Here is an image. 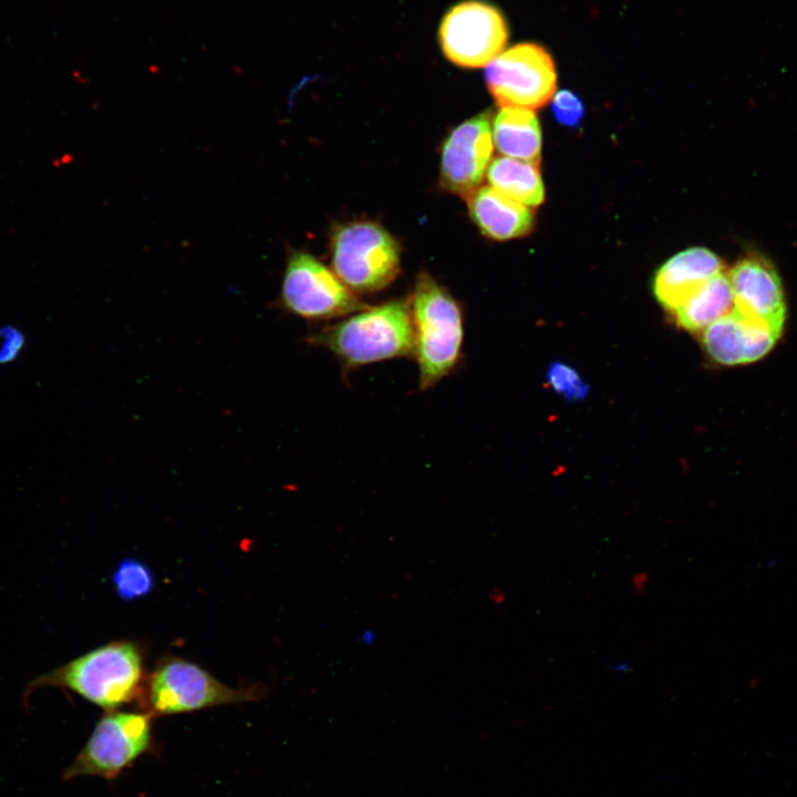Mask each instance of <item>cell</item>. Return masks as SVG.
<instances>
[{
	"label": "cell",
	"mask_w": 797,
	"mask_h": 797,
	"mask_svg": "<svg viewBox=\"0 0 797 797\" xmlns=\"http://www.w3.org/2000/svg\"><path fill=\"white\" fill-rule=\"evenodd\" d=\"M491 113L485 111L458 125L446 138L439 182L444 189L467 198L482 184L493 153Z\"/></svg>",
	"instance_id": "obj_10"
},
{
	"label": "cell",
	"mask_w": 797,
	"mask_h": 797,
	"mask_svg": "<svg viewBox=\"0 0 797 797\" xmlns=\"http://www.w3.org/2000/svg\"><path fill=\"white\" fill-rule=\"evenodd\" d=\"M0 363H7L17 358L24 344L23 334L14 328L0 329Z\"/></svg>",
	"instance_id": "obj_21"
},
{
	"label": "cell",
	"mask_w": 797,
	"mask_h": 797,
	"mask_svg": "<svg viewBox=\"0 0 797 797\" xmlns=\"http://www.w3.org/2000/svg\"><path fill=\"white\" fill-rule=\"evenodd\" d=\"M780 333L768 324L745 317L735 309L703 331V345L717 363L736 365L762 359L774 346Z\"/></svg>",
	"instance_id": "obj_12"
},
{
	"label": "cell",
	"mask_w": 797,
	"mask_h": 797,
	"mask_svg": "<svg viewBox=\"0 0 797 797\" xmlns=\"http://www.w3.org/2000/svg\"><path fill=\"white\" fill-rule=\"evenodd\" d=\"M728 278L734 296V309L780 333L786 318V304L775 268L766 259L751 256L739 260Z\"/></svg>",
	"instance_id": "obj_11"
},
{
	"label": "cell",
	"mask_w": 797,
	"mask_h": 797,
	"mask_svg": "<svg viewBox=\"0 0 797 797\" xmlns=\"http://www.w3.org/2000/svg\"><path fill=\"white\" fill-rule=\"evenodd\" d=\"M466 200L472 219L488 238H519L528 235L534 227L535 216L529 207L508 198L491 186L477 188Z\"/></svg>",
	"instance_id": "obj_14"
},
{
	"label": "cell",
	"mask_w": 797,
	"mask_h": 797,
	"mask_svg": "<svg viewBox=\"0 0 797 797\" xmlns=\"http://www.w3.org/2000/svg\"><path fill=\"white\" fill-rule=\"evenodd\" d=\"M723 271L721 259L711 250L694 247L670 258L656 271L653 291L671 312L680 308L708 279Z\"/></svg>",
	"instance_id": "obj_13"
},
{
	"label": "cell",
	"mask_w": 797,
	"mask_h": 797,
	"mask_svg": "<svg viewBox=\"0 0 797 797\" xmlns=\"http://www.w3.org/2000/svg\"><path fill=\"white\" fill-rule=\"evenodd\" d=\"M493 142L504 156L539 166L541 131L531 110L501 107L493 122Z\"/></svg>",
	"instance_id": "obj_15"
},
{
	"label": "cell",
	"mask_w": 797,
	"mask_h": 797,
	"mask_svg": "<svg viewBox=\"0 0 797 797\" xmlns=\"http://www.w3.org/2000/svg\"><path fill=\"white\" fill-rule=\"evenodd\" d=\"M145 681L141 645L127 640L112 641L31 680L23 701L40 689L58 687L107 712L141 701Z\"/></svg>",
	"instance_id": "obj_1"
},
{
	"label": "cell",
	"mask_w": 797,
	"mask_h": 797,
	"mask_svg": "<svg viewBox=\"0 0 797 797\" xmlns=\"http://www.w3.org/2000/svg\"><path fill=\"white\" fill-rule=\"evenodd\" d=\"M148 712L107 711L99 720L87 742L65 768L66 780L83 776L115 779L153 745Z\"/></svg>",
	"instance_id": "obj_5"
},
{
	"label": "cell",
	"mask_w": 797,
	"mask_h": 797,
	"mask_svg": "<svg viewBox=\"0 0 797 797\" xmlns=\"http://www.w3.org/2000/svg\"><path fill=\"white\" fill-rule=\"evenodd\" d=\"M331 247L334 273L352 291L376 292L398 273V245L376 222L355 221L339 227Z\"/></svg>",
	"instance_id": "obj_6"
},
{
	"label": "cell",
	"mask_w": 797,
	"mask_h": 797,
	"mask_svg": "<svg viewBox=\"0 0 797 797\" xmlns=\"http://www.w3.org/2000/svg\"><path fill=\"white\" fill-rule=\"evenodd\" d=\"M286 310L307 320L350 315L366 306L328 267L306 252H292L281 286Z\"/></svg>",
	"instance_id": "obj_9"
},
{
	"label": "cell",
	"mask_w": 797,
	"mask_h": 797,
	"mask_svg": "<svg viewBox=\"0 0 797 797\" xmlns=\"http://www.w3.org/2000/svg\"><path fill=\"white\" fill-rule=\"evenodd\" d=\"M487 87L501 107L538 110L555 95L557 72L550 53L534 42L517 43L485 71Z\"/></svg>",
	"instance_id": "obj_7"
},
{
	"label": "cell",
	"mask_w": 797,
	"mask_h": 797,
	"mask_svg": "<svg viewBox=\"0 0 797 797\" xmlns=\"http://www.w3.org/2000/svg\"><path fill=\"white\" fill-rule=\"evenodd\" d=\"M113 584L118 597L134 600L148 594L154 587L151 569L136 559H124L113 573Z\"/></svg>",
	"instance_id": "obj_18"
},
{
	"label": "cell",
	"mask_w": 797,
	"mask_h": 797,
	"mask_svg": "<svg viewBox=\"0 0 797 797\" xmlns=\"http://www.w3.org/2000/svg\"><path fill=\"white\" fill-rule=\"evenodd\" d=\"M549 385L568 400L583 398L588 393V385L571 366L557 362L547 373Z\"/></svg>",
	"instance_id": "obj_19"
},
{
	"label": "cell",
	"mask_w": 797,
	"mask_h": 797,
	"mask_svg": "<svg viewBox=\"0 0 797 797\" xmlns=\"http://www.w3.org/2000/svg\"><path fill=\"white\" fill-rule=\"evenodd\" d=\"M312 345L335 355L342 370L414 354L410 301L393 300L364 308L308 337Z\"/></svg>",
	"instance_id": "obj_2"
},
{
	"label": "cell",
	"mask_w": 797,
	"mask_h": 797,
	"mask_svg": "<svg viewBox=\"0 0 797 797\" xmlns=\"http://www.w3.org/2000/svg\"><path fill=\"white\" fill-rule=\"evenodd\" d=\"M263 690L230 687L182 658H164L146 676L142 702L153 716L188 713L226 704L258 701Z\"/></svg>",
	"instance_id": "obj_4"
},
{
	"label": "cell",
	"mask_w": 797,
	"mask_h": 797,
	"mask_svg": "<svg viewBox=\"0 0 797 797\" xmlns=\"http://www.w3.org/2000/svg\"><path fill=\"white\" fill-rule=\"evenodd\" d=\"M552 111L559 123L576 125L583 115L580 99L569 90H561L552 96Z\"/></svg>",
	"instance_id": "obj_20"
},
{
	"label": "cell",
	"mask_w": 797,
	"mask_h": 797,
	"mask_svg": "<svg viewBox=\"0 0 797 797\" xmlns=\"http://www.w3.org/2000/svg\"><path fill=\"white\" fill-rule=\"evenodd\" d=\"M410 307L418 385L425 391L449 375L459 362L463 311L457 300L426 272L416 278Z\"/></svg>",
	"instance_id": "obj_3"
},
{
	"label": "cell",
	"mask_w": 797,
	"mask_h": 797,
	"mask_svg": "<svg viewBox=\"0 0 797 797\" xmlns=\"http://www.w3.org/2000/svg\"><path fill=\"white\" fill-rule=\"evenodd\" d=\"M509 37L504 14L494 4L466 0L443 17L438 41L452 63L468 69L487 66L499 55Z\"/></svg>",
	"instance_id": "obj_8"
},
{
	"label": "cell",
	"mask_w": 797,
	"mask_h": 797,
	"mask_svg": "<svg viewBox=\"0 0 797 797\" xmlns=\"http://www.w3.org/2000/svg\"><path fill=\"white\" fill-rule=\"evenodd\" d=\"M486 176L493 188L527 207H537L545 199L544 183L534 164L497 156L489 163Z\"/></svg>",
	"instance_id": "obj_17"
},
{
	"label": "cell",
	"mask_w": 797,
	"mask_h": 797,
	"mask_svg": "<svg viewBox=\"0 0 797 797\" xmlns=\"http://www.w3.org/2000/svg\"><path fill=\"white\" fill-rule=\"evenodd\" d=\"M733 310L731 281L728 275L722 271L708 279L673 313L681 328L697 332Z\"/></svg>",
	"instance_id": "obj_16"
}]
</instances>
